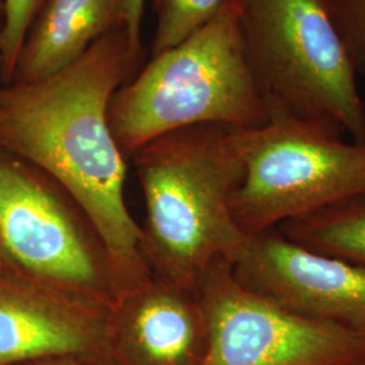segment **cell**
<instances>
[{
  "instance_id": "cell-1",
  "label": "cell",
  "mask_w": 365,
  "mask_h": 365,
  "mask_svg": "<svg viewBox=\"0 0 365 365\" xmlns=\"http://www.w3.org/2000/svg\"><path fill=\"white\" fill-rule=\"evenodd\" d=\"M143 56L120 25L60 72L0 91V148L49 175L86 212L105 244L119 297L150 277L141 226L125 200V155L108 122L114 95Z\"/></svg>"
},
{
  "instance_id": "cell-2",
  "label": "cell",
  "mask_w": 365,
  "mask_h": 365,
  "mask_svg": "<svg viewBox=\"0 0 365 365\" xmlns=\"http://www.w3.org/2000/svg\"><path fill=\"white\" fill-rule=\"evenodd\" d=\"M130 157L145 199V264L158 279L197 292L215 261L233 264L248 242L230 210L244 176L232 128L170 131Z\"/></svg>"
},
{
  "instance_id": "cell-3",
  "label": "cell",
  "mask_w": 365,
  "mask_h": 365,
  "mask_svg": "<svg viewBox=\"0 0 365 365\" xmlns=\"http://www.w3.org/2000/svg\"><path fill=\"white\" fill-rule=\"evenodd\" d=\"M268 119L240 27V0L152 60L114 95L108 122L125 156L182 128L253 129Z\"/></svg>"
},
{
  "instance_id": "cell-4",
  "label": "cell",
  "mask_w": 365,
  "mask_h": 365,
  "mask_svg": "<svg viewBox=\"0 0 365 365\" xmlns=\"http://www.w3.org/2000/svg\"><path fill=\"white\" fill-rule=\"evenodd\" d=\"M240 27L267 110L365 143L357 73L324 0H240Z\"/></svg>"
},
{
  "instance_id": "cell-5",
  "label": "cell",
  "mask_w": 365,
  "mask_h": 365,
  "mask_svg": "<svg viewBox=\"0 0 365 365\" xmlns=\"http://www.w3.org/2000/svg\"><path fill=\"white\" fill-rule=\"evenodd\" d=\"M253 129H232L244 176L230 199L248 237L365 196V143L279 108Z\"/></svg>"
},
{
  "instance_id": "cell-6",
  "label": "cell",
  "mask_w": 365,
  "mask_h": 365,
  "mask_svg": "<svg viewBox=\"0 0 365 365\" xmlns=\"http://www.w3.org/2000/svg\"><path fill=\"white\" fill-rule=\"evenodd\" d=\"M0 255L6 271L113 309L119 298L105 244L49 175L0 148Z\"/></svg>"
},
{
  "instance_id": "cell-7",
  "label": "cell",
  "mask_w": 365,
  "mask_h": 365,
  "mask_svg": "<svg viewBox=\"0 0 365 365\" xmlns=\"http://www.w3.org/2000/svg\"><path fill=\"white\" fill-rule=\"evenodd\" d=\"M207 319L202 365H364L365 337L302 317L241 286L215 261L199 289Z\"/></svg>"
},
{
  "instance_id": "cell-8",
  "label": "cell",
  "mask_w": 365,
  "mask_h": 365,
  "mask_svg": "<svg viewBox=\"0 0 365 365\" xmlns=\"http://www.w3.org/2000/svg\"><path fill=\"white\" fill-rule=\"evenodd\" d=\"M237 282L302 317L365 337V268L304 248L277 229L249 237L232 264Z\"/></svg>"
},
{
  "instance_id": "cell-9",
  "label": "cell",
  "mask_w": 365,
  "mask_h": 365,
  "mask_svg": "<svg viewBox=\"0 0 365 365\" xmlns=\"http://www.w3.org/2000/svg\"><path fill=\"white\" fill-rule=\"evenodd\" d=\"M111 310L6 271L0 279V365L51 357L111 365Z\"/></svg>"
},
{
  "instance_id": "cell-10",
  "label": "cell",
  "mask_w": 365,
  "mask_h": 365,
  "mask_svg": "<svg viewBox=\"0 0 365 365\" xmlns=\"http://www.w3.org/2000/svg\"><path fill=\"white\" fill-rule=\"evenodd\" d=\"M207 319L199 294L150 274L110 315L111 365H202Z\"/></svg>"
},
{
  "instance_id": "cell-11",
  "label": "cell",
  "mask_w": 365,
  "mask_h": 365,
  "mask_svg": "<svg viewBox=\"0 0 365 365\" xmlns=\"http://www.w3.org/2000/svg\"><path fill=\"white\" fill-rule=\"evenodd\" d=\"M125 0H46L27 30L9 84L49 78L122 25Z\"/></svg>"
},
{
  "instance_id": "cell-12",
  "label": "cell",
  "mask_w": 365,
  "mask_h": 365,
  "mask_svg": "<svg viewBox=\"0 0 365 365\" xmlns=\"http://www.w3.org/2000/svg\"><path fill=\"white\" fill-rule=\"evenodd\" d=\"M291 241L365 268V196L276 227Z\"/></svg>"
},
{
  "instance_id": "cell-13",
  "label": "cell",
  "mask_w": 365,
  "mask_h": 365,
  "mask_svg": "<svg viewBox=\"0 0 365 365\" xmlns=\"http://www.w3.org/2000/svg\"><path fill=\"white\" fill-rule=\"evenodd\" d=\"M232 0H153L152 56L167 52L210 24Z\"/></svg>"
},
{
  "instance_id": "cell-14",
  "label": "cell",
  "mask_w": 365,
  "mask_h": 365,
  "mask_svg": "<svg viewBox=\"0 0 365 365\" xmlns=\"http://www.w3.org/2000/svg\"><path fill=\"white\" fill-rule=\"evenodd\" d=\"M356 73L365 76V0H324Z\"/></svg>"
},
{
  "instance_id": "cell-15",
  "label": "cell",
  "mask_w": 365,
  "mask_h": 365,
  "mask_svg": "<svg viewBox=\"0 0 365 365\" xmlns=\"http://www.w3.org/2000/svg\"><path fill=\"white\" fill-rule=\"evenodd\" d=\"M46 0H4V26L0 33V56L6 86L11 81L16 58L27 30Z\"/></svg>"
},
{
  "instance_id": "cell-16",
  "label": "cell",
  "mask_w": 365,
  "mask_h": 365,
  "mask_svg": "<svg viewBox=\"0 0 365 365\" xmlns=\"http://www.w3.org/2000/svg\"><path fill=\"white\" fill-rule=\"evenodd\" d=\"M145 0H125L122 25L126 29L131 45L137 49H143L141 43V22L144 15Z\"/></svg>"
},
{
  "instance_id": "cell-17",
  "label": "cell",
  "mask_w": 365,
  "mask_h": 365,
  "mask_svg": "<svg viewBox=\"0 0 365 365\" xmlns=\"http://www.w3.org/2000/svg\"><path fill=\"white\" fill-rule=\"evenodd\" d=\"M22 365H96L75 359V357H51V359H43V360H37Z\"/></svg>"
},
{
  "instance_id": "cell-18",
  "label": "cell",
  "mask_w": 365,
  "mask_h": 365,
  "mask_svg": "<svg viewBox=\"0 0 365 365\" xmlns=\"http://www.w3.org/2000/svg\"><path fill=\"white\" fill-rule=\"evenodd\" d=\"M4 26V0H0V33Z\"/></svg>"
},
{
  "instance_id": "cell-19",
  "label": "cell",
  "mask_w": 365,
  "mask_h": 365,
  "mask_svg": "<svg viewBox=\"0 0 365 365\" xmlns=\"http://www.w3.org/2000/svg\"><path fill=\"white\" fill-rule=\"evenodd\" d=\"M4 86H6V83H4V72H3V60H1V56H0V91Z\"/></svg>"
},
{
  "instance_id": "cell-20",
  "label": "cell",
  "mask_w": 365,
  "mask_h": 365,
  "mask_svg": "<svg viewBox=\"0 0 365 365\" xmlns=\"http://www.w3.org/2000/svg\"><path fill=\"white\" fill-rule=\"evenodd\" d=\"M6 272V267H4V261H3V257H1V255H0V279H1V276L4 274Z\"/></svg>"
},
{
  "instance_id": "cell-21",
  "label": "cell",
  "mask_w": 365,
  "mask_h": 365,
  "mask_svg": "<svg viewBox=\"0 0 365 365\" xmlns=\"http://www.w3.org/2000/svg\"><path fill=\"white\" fill-rule=\"evenodd\" d=\"M365 365V364H364Z\"/></svg>"
}]
</instances>
